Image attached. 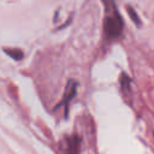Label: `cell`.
<instances>
[{
  "instance_id": "cell-1",
  "label": "cell",
  "mask_w": 154,
  "mask_h": 154,
  "mask_svg": "<svg viewBox=\"0 0 154 154\" xmlns=\"http://www.w3.org/2000/svg\"><path fill=\"white\" fill-rule=\"evenodd\" d=\"M103 30L108 40H117L120 36L123 31V20H122V17L118 14L117 8L113 12V14L106 17L103 23Z\"/></svg>"
},
{
  "instance_id": "cell-2",
  "label": "cell",
  "mask_w": 154,
  "mask_h": 154,
  "mask_svg": "<svg viewBox=\"0 0 154 154\" xmlns=\"http://www.w3.org/2000/svg\"><path fill=\"white\" fill-rule=\"evenodd\" d=\"M76 90H77V83L71 79L69 81L67 85H66V90H65V95H64V99H63V102L65 105V116L67 114V107H69V102L73 99V96L76 95Z\"/></svg>"
},
{
  "instance_id": "cell-3",
  "label": "cell",
  "mask_w": 154,
  "mask_h": 154,
  "mask_svg": "<svg viewBox=\"0 0 154 154\" xmlns=\"http://www.w3.org/2000/svg\"><path fill=\"white\" fill-rule=\"evenodd\" d=\"M4 52L6 53V54H8L12 59H14V60H20L22 58H23V52L20 51V49H18V48H11V49H8V48H4Z\"/></svg>"
},
{
  "instance_id": "cell-4",
  "label": "cell",
  "mask_w": 154,
  "mask_h": 154,
  "mask_svg": "<svg viewBox=\"0 0 154 154\" xmlns=\"http://www.w3.org/2000/svg\"><path fill=\"white\" fill-rule=\"evenodd\" d=\"M128 11H129V14L131 16V18H132V20H134V22H135L136 24H140V18L137 17V14H136V13L134 14V10H132L131 7H129V10H128Z\"/></svg>"
}]
</instances>
